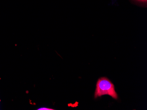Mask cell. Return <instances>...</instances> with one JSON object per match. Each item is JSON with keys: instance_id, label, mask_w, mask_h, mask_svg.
<instances>
[{"instance_id": "6da1fadb", "label": "cell", "mask_w": 147, "mask_h": 110, "mask_svg": "<svg viewBox=\"0 0 147 110\" xmlns=\"http://www.w3.org/2000/svg\"><path fill=\"white\" fill-rule=\"evenodd\" d=\"M105 95H109L115 100L118 98V94L113 83L107 78L101 77L98 79L96 83L94 98Z\"/></svg>"}, {"instance_id": "7a4b0ae2", "label": "cell", "mask_w": 147, "mask_h": 110, "mask_svg": "<svg viewBox=\"0 0 147 110\" xmlns=\"http://www.w3.org/2000/svg\"><path fill=\"white\" fill-rule=\"evenodd\" d=\"M38 110H53L54 109H51V108H47V107H42V108H39L38 109Z\"/></svg>"}, {"instance_id": "3957f363", "label": "cell", "mask_w": 147, "mask_h": 110, "mask_svg": "<svg viewBox=\"0 0 147 110\" xmlns=\"http://www.w3.org/2000/svg\"><path fill=\"white\" fill-rule=\"evenodd\" d=\"M139 1H142V2H147V0H138Z\"/></svg>"}]
</instances>
